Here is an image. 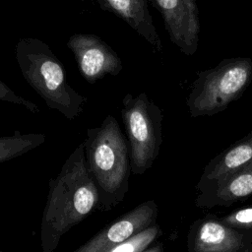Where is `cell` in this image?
I'll use <instances>...</instances> for the list:
<instances>
[{
    "instance_id": "1",
    "label": "cell",
    "mask_w": 252,
    "mask_h": 252,
    "mask_svg": "<svg viewBox=\"0 0 252 252\" xmlns=\"http://www.w3.org/2000/svg\"><path fill=\"white\" fill-rule=\"evenodd\" d=\"M96 185L91 176L82 142L70 154L59 173L48 181L40 221L42 252H54L61 238L98 209Z\"/></svg>"
},
{
    "instance_id": "2",
    "label": "cell",
    "mask_w": 252,
    "mask_h": 252,
    "mask_svg": "<svg viewBox=\"0 0 252 252\" xmlns=\"http://www.w3.org/2000/svg\"><path fill=\"white\" fill-rule=\"evenodd\" d=\"M87 166L98 192V211L123 202L131 174L129 147L116 118L109 114L98 127L89 128L83 142Z\"/></svg>"
},
{
    "instance_id": "3",
    "label": "cell",
    "mask_w": 252,
    "mask_h": 252,
    "mask_svg": "<svg viewBox=\"0 0 252 252\" xmlns=\"http://www.w3.org/2000/svg\"><path fill=\"white\" fill-rule=\"evenodd\" d=\"M15 55L23 78L49 109L59 111L69 120L82 114L88 99L71 87L64 66L47 43L22 37L16 44Z\"/></svg>"
},
{
    "instance_id": "4",
    "label": "cell",
    "mask_w": 252,
    "mask_h": 252,
    "mask_svg": "<svg viewBox=\"0 0 252 252\" xmlns=\"http://www.w3.org/2000/svg\"><path fill=\"white\" fill-rule=\"evenodd\" d=\"M252 82V59L231 57L199 71L186 99L193 118L218 114L237 100Z\"/></svg>"
},
{
    "instance_id": "5",
    "label": "cell",
    "mask_w": 252,
    "mask_h": 252,
    "mask_svg": "<svg viewBox=\"0 0 252 252\" xmlns=\"http://www.w3.org/2000/svg\"><path fill=\"white\" fill-rule=\"evenodd\" d=\"M120 113L127 135L131 173L144 174L159 154L163 114L144 92L136 96L127 93Z\"/></svg>"
},
{
    "instance_id": "6",
    "label": "cell",
    "mask_w": 252,
    "mask_h": 252,
    "mask_svg": "<svg viewBox=\"0 0 252 252\" xmlns=\"http://www.w3.org/2000/svg\"><path fill=\"white\" fill-rule=\"evenodd\" d=\"M187 252H252V238L207 214L190 224Z\"/></svg>"
},
{
    "instance_id": "7",
    "label": "cell",
    "mask_w": 252,
    "mask_h": 252,
    "mask_svg": "<svg viewBox=\"0 0 252 252\" xmlns=\"http://www.w3.org/2000/svg\"><path fill=\"white\" fill-rule=\"evenodd\" d=\"M67 47L73 53L82 77L90 84L107 75L115 77L123 69L116 51L95 34L74 33L67 40Z\"/></svg>"
},
{
    "instance_id": "8",
    "label": "cell",
    "mask_w": 252,
    "mask_h": 252,
    "mask_svg": "<svg viewBox=\"0 0 252 252\" xmlns=\"http://www.w3.org/2000/svg\"><path fill=\"white\" fill-rule=\"evenodd\" d=\"M158 215L157 203L145 201L105 225L73 252H109L119 243L156 224Z\"/></svg>"
},
{
    "instance_id": "9",
    "label": "cell",
    "mask_w": 252,
    "mask_h": 252,
    "mask_svg": "<svg viewBox=\"0 0 252 252\" xmlns=\"http://www.w3.org/2000/svg\"><path fill=\"white\" fill-rule=\"evenodd\" d=\"M160 13L170 41L187 56L199 45L200 17L196 0H151Z\"/></svg>"
},
{
    "instance_id": "10",
    "label": "cell",
    "mask_w": 252,
    "mask_h": 252,
    "mask_svg": "<svg viewBox=\"0 0 252 252\" xmlns=\"http://www.w3.org/2000/svg\"><path fill=\"white\" fill-rule=\"evenodd\" d=\"M252 196V161L233 171L225 178L199 192L196 206L203 209L228 207Z\"/></svg>"
},
{
    "instance_id": "11",
    "label": "cell",
    "mask_w": 252,
    "mask_h": 252,
    "mask_svg": "<svg viewBox=\"0 0 252 252\" xmlns=\"http://www.w3.org/2000/svg\"><path fill=\"white\" fill-rule=\"evenodd\" d=\"M100 9L124 21L142 36L154 52H161L162 42L154 25L147 0H94Z\"/></svg>"
},
{
    "instance_id": "12",
    "label": "cell",
    "mask_w": 252,
    "mask_h": 252,
    "mask_svg": "<svg viewBox=\"0 0 252 252\" xmlns=\"http://www.w3.org/2000/svg\"><path fill=\"white\" fill-rule=\"evenodd\" d=\"M252 161V131L213 158L205 166L196 188L202 192Z\"/></svg>"
},
{
    "instance_id": "13",
    "label": "cell",
    "mask_w": 252,
    "mask_h": 252,
    "mask_svg": "<svg viewBox=\"0 0 252 252\" xmlns=\"http://www.w3.org/2000/svg\"><path fill=\"white\" fill-rule=\"evenodd\" d=\"M46 140L44 134H22L16 130L12 135L0 137V163L21 157L39 147Z\"/></svg>"
},
{
    "instance_id": "14",
    "label": "cell",
    "mask_w": 252,
    "mask_h": 252,
    "mask_svg": "<svg viewBox=\"0 0 252 252\" xmlns=\"http://www.w3.org/2000/svg\"><path fill=\"white\" fill-rule=\"evenodd\" d=\"M161 234V227L156 223L119 243L109 252H142L157 242Z\"/></svg>"
},
{
    "instance_id": "15",
    "label": "cell",
    "mask_w": 252,
    "mask_h": 252,
    "mask_svg": "<svg viewBox=\"0 0 252 252\" xmlns=\"http://www.w3.org/2000/svg\"><path fill=\"white\" fill-rule=\"evenodd\" d=\"M220 220L252 238V207L235 209L220 217Z\"/></svg>"
},
{
    "instance_id": "16",
    "label": "cell",
    "mask_w": 252,
    "mask_h": 252,
    "mask_svg": "<svg viewBox=\"0 0 252 252\" xmlns=\"http://www.w3.org/2000/svg\"><path fill=\"white\" fill-rule=\"evenodd\" d=\"M0 100L5 102H10L17 104L19 106H23L32 114H37L40 112L39 107L33 102L18 95L12 89H10L3 81L0 80Z\"/></svg>"
},
{
    "instance_id": "17",
    "label": "cell",
    "mask_w": 252,
    "mask_h": 252,
    "mask_svg": "<svg viewBox=\"0 0 252 252\" xmlns=\"http://www.w3.org/2000/svg\"><path fill=\"white\" fill-rule=\"evenodd\" d=\"M142 252H164V247L162 242H155L153 245Z\"/></svg>"
},
{
    "instance_id": "18",
    "label": "cell",
    "mask_w": 252,
    "mask_h": 252,
    "mask_svg": "<svg viewBox=\"0 0 252 252\" xmlns=\"http://www.w3.org/2000/svg\"><path fill=\"white\" fill-rule=\"evenodd\" d=\"M0 252H4V251H2V250H0Z\"/></svg>"
}]
</instances>
